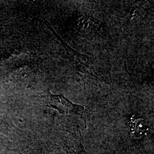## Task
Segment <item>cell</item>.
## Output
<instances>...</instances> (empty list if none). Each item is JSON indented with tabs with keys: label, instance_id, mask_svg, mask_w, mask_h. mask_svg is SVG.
I'll return each instance as SVG.
<instances>
[{
	"label": "cell",
	"instance_id": "obj_1",
	"mask_svg": "<svg viewBox=\"0 0 154 154\" xmlns=\"http://www.w3.org/2000/svg\"><path fill=\"white\" fill-rule=\"evenodd\" d=\"M41 98L47 107L54 109L61 114L82 116L85 113L83 106L73 103L62 95H54L48 92Z\"/></svg>",
	"mask_w": 154,
	"mask_h": 154
},
{
	"label": "cell",
	"instance_id": "obj_2",
	"mask_svg": "<svg viewBox=\"0 0 154 154\" xmlns=\"http://www.w3.org/2000/svg\"><path fill=\"white\" fill-rule=\"evenodd\" d=\"M0 133L5 135L13 142L17 143L22 140L23 133L14 124L4 116L0 115Z\"/></svg>",
	"mask_w": 154,
	"mask_h": 154
},
{
	"label": "cell",
	"instance_id": "obj_3",
	"mask_svg": "<svg viewBox=\"0 0 154 154\" xmlns=\"http://www.w3.org/2000/svg\"><path fill=\"white\" fill-rule=\"evenodd\" d=\"M61 146L67 154H87L81 135L71 134L62 139Z\"/></svg>",
	"mask_w": 154,
	"mask_h": 154
},
{
	"label": "cell",
	"instance_id": "obj_4",
	"mask_svg": "<svg viewBox=\"0 0 154 154\" xmlns=\"http://www.w3.org/2000/svg\"><path fill=\"white\" fill-rule=\"evenodd\" d=\"M8 147H9V146H8L7 144H4L0 141V154H3L5 151L6 149H8Z\"/></svg>",
	"mask_w": 154,
	"mask_h": 154
}]
</instances>
